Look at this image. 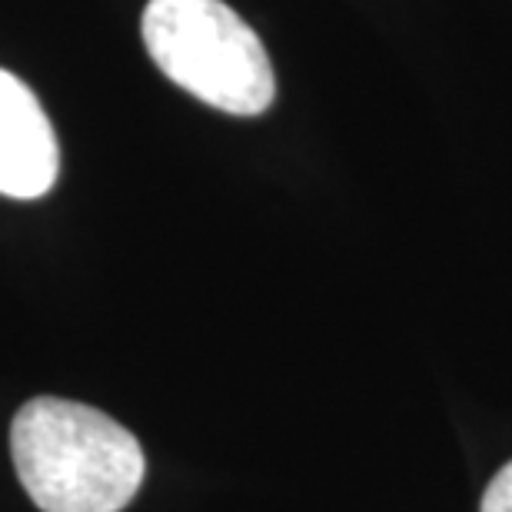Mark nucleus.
I'll return each instance as SVG.
<instances>
[{
	"label": "nucleus",
	"instance_id": "2",
	"mask_svg": "<svg viewBox=\"0 0 512 512\" xmlns=\"http://www.w3.org/2000/svg\"><path fill=\"white\" fill-rule=\"evenodd\" d=\"M150 60L187 94L233 117H256L276 97L263 40L223 0H150L143 10Z\"/></svg>",
	"mask_w": 512,
	"mask_h": 512
},
{
	"label": "nucleus",
	"instance_id": "3",
	"mask_svg": "<svg viewBox=\"0 0 512 512\" xmlns=\"http://www.w3.org/2000/svg\"><path fill=\"white\" fill-rule=\"evenodd\" d=\"M57 133L24 80L0 70V193L37 200L57 183Z\"/></svg>",
	"mask_w": 512,
	"mask_h": 512
},
{
	"label": "nucleus",
	"instance_id": "1",
	"mask_svg": "<svg viewBox=\"0 0 512 512\" xmlns=\"http://www.w3.org/2000/svg\"><path fill=\"white\" fill-rule=\"evenodd\" d=\"M20 486L40 512H120L143 483L137 436L100 409L40 396L10 426Z\"/></svg>",
	"mask_w": 512,
	"mask_h": 512
},
{
	"label": "nucleus",
	"instance_id": "4",
	"mask_svg": "<svg viewBox=\"0 0 512 512\" xmlns=\"http://www.w3.org/2000/svg\"><path fill=\"white\" fill-rule=\"evenodd\" d=\"M479 512H512V463H506L486 486Z\"/></svg>",
	"mask_w": 512,
	"mask_h": 512
}]
</instances>
